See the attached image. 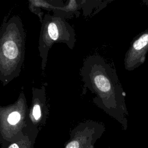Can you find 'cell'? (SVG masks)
<instances>
[{"label":"cell","instance_id":"1","mask_svg":"<svg viewBox=\"0 0 148 148\" xmlns=\"http://www.w3.org/2000/svg\"><path fill=\"white\" fill-rule=\"evenodd\" d=\"M83 90L95 94L92 102L108 114L116 115L119 100L114 69L102 56L87 57L80 71Z\"/></svg>","mask_w":148,"mask_h":148},{"label":"cell","instance_id":"2","mask_svg":"<svg viewBox=\"0 0 148 148\" xmlns=\"http://www.w3.org/2000/svg\"><path fill=\"white\" fill-rule=\"evenodd\" d=\"M25 39L20 17L13 16L3 23L0 35V80L3 86L20 75L24 60Z\"/></svg>","mask_w":148,"mask_h":148},{"label":"cell","instance_id":"3","mask_svg":"<svg viewBox=\"0 0 148 148\" xmlns=\"http://www.w3.org/2000/svg\"><path fill=\"white\" fill-rule=\"evenodd\" d=\"M75 42V29L65 19L45 14L40 28L38 44L43 72L46 66L49 51L54 43H63L69 49H73Z\"/></svg>","mask_w":148,"mask_h":148},{"label":"cell","instance_id":"4","mask_svg":"<svg viewBox=\"0 0 148 148\" xmlns=\"http://www.w3.org/2000/svg\"><path fill=\"white\" fill-rule=\"evenodd\" d=\"M47 85V84L45 83L40 88H32V99L30 113L32 119L36 122L42 120L44 115H47L48 113L46 92Z\"/></svg>","mask_w":148,"mask_h":148},{"label":"cell","instance_id":"5","mask_svg":"<svg viewBox=\"0 0 148 148\" xmlns=\"http://www.w3.org/2000/svg\"><path fill=\"white\" fill-rule=\"evenodd\" d=\"M28 8L34 14L37 15L41 24L43 20V12L42 9L48 11H52L57 8L63 7L65 3L62 0H31L28 1Z\"/></svg>","mask_w":148,"mask_h":148},{"label":"cell","instance_id":"6","mask_svg":"<svg viewBox=\"0 0 148 148\" xmlns=\"http://www.w3.org/2000/svg\"><path fill=\"white\" fill-rule=\"evenodd\" d=\"M84 0H70L65 2L63 7L57 8L53 10V15L64 19H71L74 16L78 17L80 9L83 8Z\"/></svg>","mask_w":148,"mask_h":148},{"label":"cell","instance_id":"7","mask_svg":"<svg viewBox=\"0 0 148 148\" xmlns=\"http://www.w3.org/2000/svg\"><path fill=\"white\" fill-rule=\"evenodd\" d=\"M148 43V34H144L142 35L138 39L133 43V47L136 50H140L144 47Z\"/></svg>","mask_w":148,"mask_h":148},{"label":"cell","instance_id":"8","mask_svg":"<svg viewBox=\"0 0 148 148\" xmlns=\"http://www.w3.org/2000/svg\"><path fill=\"white\" fill-rule=\"evenodd\" d=\"M79 143L77 140H73L69 142L66 146V148H79Z\"/></svg>","mask_w":148,"mask_h":148},{"label":"cell","instance_id":"9","mask_svg":"<svg viewBox=\"0 0 148 148\" xmlns=\"http://www.w3.org/2000/svg\"><path fill=\"white\" fill-rule=\"evenodd\" d=\"M8 148H18V146L17 144L13 143V144H12L11 145H10Z\"/></svg>","mask_w":148,"mask_h":148}]
</instances>
